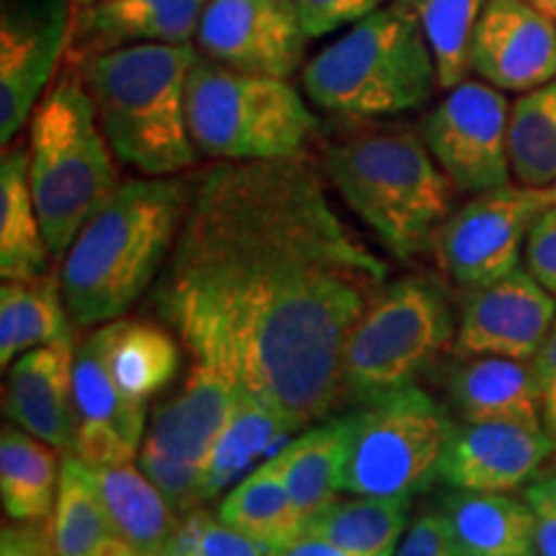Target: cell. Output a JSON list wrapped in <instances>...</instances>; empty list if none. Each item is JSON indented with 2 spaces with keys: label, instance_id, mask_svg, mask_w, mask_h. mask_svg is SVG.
<instances>
[{
  "label": "cell",
  "instance_id": "45",
  "mask_svg": "<svg viewBox=\"0 0 556 556\" xmlns=\"http://www.w3.org/2000/svg\"><path fill=\"white\" fill-rule=\"evenodd\" d=\"M548 201H552V204H556V180H554V184L552 186H548Z\"/></svg>",
  "mask_w": 556,
  "mask_h": 556
},
{
  "label": "cell",
  "instance_id": "13",
  "mask_svg": "<svg viewBox=\"0 0 556 556\" xmlns=\"http://www.w3.org/2000/svg\"><path fill=\"white\" fill-rule=\"evenodd\" d=\"M307 39L296 0H208L197 31L208 60L274 78L296 73Z\"/></svg>",
  "mask_w": 556,
  "mask_h": 556
},
{
  "label": "cell",
  "instance_id": "12",
  "mask_svg": "<svg viewBox=\"0 0 556 556\" xmlns=\"http://www.w3.org/2000/svg\"><path fill=\"white\" fill-rule=\"evenodd\" d=\"M70 0H3L0 11V142L31 119L73 39Z\"/></svg>",
  "mask_w": 556,
  "mask_h": 556
},
{
  "label": "cell",
  "instance_id": "36",
  "mask_svg": "<svg viewBox=\"0 0 556 556\" xmlns=\"http://www.w3.org/2000/svg\"><path fill=\"white\" fill-rule=\"evenodd\" d=\"M381 5L384 0H296L299 21L309 39L328 37L343 26L358 24Z\"/></svg>",
  "mask_w": 556,
  "mask_h": 556
},
{
  "label": "cell",
  "instance_id": "11",
  "mask_svg": "<svg viewBox=\"0 0 556 556\" xmlns=\"http://www.w3.org/2000/svg\"><path fill=\"white\" fill-rule=\"evenodd\" d=\"M510 109L500 88L464 80L422 119L420 137L454 189L482 193L510 184Z\"/></svg>",
  "mask_w": 556,
  "mask_h": 556
},
{
  "label": "cell",
  "instance_id": "17",
  "mask_svg": "<svg viewBox=\"0 0 556 556\" xmlns=\"http://www.w3.org/2000/svg\"><path fill=\"white\" fill-rule=\"evenodd\" d=\"M471 70L500 90H528L556 78V24L526 0H486L471 39Z\"/></svg>",
  "mask_w": 556,
  "mask_h": 556
},
{
  "label": "cell",
  "instance_id": "32",
  "mask_svg": "<svg viewBox=\"0 0 556 556\" xmlns=\"http://www.w3.org/2000/svg\"><path fill=\"white\" fill-rule=\"evenodd\" d=\"M217 516L274 552L287 548L291 541L302 536L307 526L270 462H263L238 484L229 486L217 507Z\"/></svg>",
  "mask_w": 556,
  "mask_h": 556
},
{
  "label": "cell",
  "instance_id": "7",
  "mask_svg": "<svg viewBox=\"0 0 556 556\" xmlns=\"http://www.w3.org/2000/svg\"><path fill=\"white\" fill-rule=\"evenodd\" d=\"M186 119L197 150L217 163L304 155L319 127L289 78L242 73L208 58L189 73Z\"/></svg>",
  "mask_w": 556,
  "mask_h": 556
},
{
  "label": "cell",
  "instance_id": "46",
  "mask_svg": "<svg viewBox=\"0 0 556 556\" xmlns=\"http://www.w3.org/2000/svg\"><path fill=\"white\" fill-rule=\"evenodd\" d=\"M75 3H80V5H90V3H99V0H75Z\"/></svg>",
  "mask_w": 556,
  "mask_h": 556
},
{
  "label": "cell",
  "instance_id": "9",
  "mask_svg": "<svg viewBox=\"0 0 556 556\" xmlns=\"http://www.w3.org/2000/svg\"><path fill=\"white\" fill-rule=\"evenodd\" d=\"M348 495L409 497L438 482L443 451L454 433L443 407L420 387L361 402L348 415Z\"/></svg>",
  "mask_w": 556,
  "mask_h": 556
},
{
  "label": "cell",
  "instance_id": "27",
  "mask_svg": "<svg viewBox=\"0 0 556 556\" xmlns=\"http://www.w3.org/2000/svg\"><path fill=\"white\" fill-rule=\"evenodd\" d=\"M58 448L18 426L0 435V500L13 523H47L58 505Z\"/></svg>",
  "mask_w": 556,
  "mask_h": 556
},
{
  "label": "cell",
  "instance_id": "31",
  "mask_svg": "<svg viewBox=\"0 0 556 556\" xmlns=\"http://www.w3.org/2000/svg\"><path fill=\"white\" fill-rule=\"evenodd\" d=\"M409 497H366L336 500L315 518L304 533L328 539L353 556H397L402 533L407 531Z\"/></svg>",
  "mask_w": 556,
  "mask_h": 556
},
{
  "label": "cell",
  "instance_id": "28",
  "mask_svg": "<svg viewBox=\"0 0 556 556\" xmlns=\"http://www.w3.org/2000/svg\"><path fill=\"white\" fill-rule=\"evenodd\" d=\"M106 328V364L129 400L148 405L176 379L180 348L168 330L144 319H114Z\"/></svg>",
  "mask_w": 556,
  "mask_h": 556
},
{
  "label": "cell",
  "instance_id": "29",
  "mask_svg": "<svg viewBox=\"0 0 556 556\" xmlns=\"http://www.w3.org/2000/svg\"><path fill=\"white\" fill-rule=\"evenodd\" d=\"M62 281L41 274L29 281L0 287V366L9 368L21 353L73 336Z\"/></svg>",
  "mask_w": 556,
  "mask_h": 556
},
{
  "label": "cell",
  "instance_id": "14",
  "mask_svg": "<svg viewBox=\"0 0 556 556\" xmlns=\"http://www.w3.org/2000/svg\"><path fill=\"white\" fill-rule=\"evenodd\" d=\"M556 323V299L528 268L469 289L456 330V353L533 361Z\"/></svg>",
  "mask_w": 556,
  "mask_h": 556
},
{
  "label": "cell",
  "instance_id": "16",
  "mask_svg": "<svg viewBox=\"0 0 556 556\" xmlns=\"http://www.w3.org/2000/svg\"><path fill=\"white\" fill-rule=\"evenodd\" d=\"M556 441L546 426L490 420L454 426L438 482L451 490L513 492L539 475Z\"/></svg>",
  "mask_w": 556,
  "mask_h": 556
},
{
  "label": "cell",
  "instance_id": "37",
  "mask_svg": "<svg viewBox=\"0 0 556 556\" xmlns=\"http://www.w3.org/2000/svg\"><path fill=\"white\" fill-rule=\"evenodd\" d=\"M526 268L556 296V204L546 206L528 232Z\"/></svg>",
  "mask_w": 556,
  "mask_h": 556
},
{
  "label": "cell",
  "instance_id": "42",
  "mask_svg": "<svg viewBox=\"0 0 556 556\" xmlns=\"http://www.w3.org/2000/svg\"><path fill=\"white\" fill-rule=\"evenodd\" d=\"M276 556H353L343 552V548L332 544L328 539L312 536V533H302L296 541H291L287 548L276 552Z\"/></svg>",
  "mask_w": 556,
  "mask_h": 556
},
{
  "label": "cell",
  "instance_id": "4",
  "mask_svg": "<svg viewBox=\"0 0 556 556\" xmlns=\"http://www.w3.org/2000/svg\"><path fill=\"white\" fill-rule=\"evenodd\" d=\"M325 176L381 245L407 261L433 248L451 217V184L422 137L407 129H374L332 144Z\"/></svg>",
  "mask_w": 556,
  "mask_h": 556
},
{
  "label": "cell",
  "instance_id": "33",
  "mask_svg": "<svg viewBox=\"0 0 556 556\" xmlns=\"http://www.w3.org/2000/svg\"><path fill=\"white\" fill-rule=\"evenodd\" d=\"M510 168L520 186L548 189L556 180V78L528 90L510 109Z\"/></svg>",
  "mask_w": 556,
  "mask_h": 556
},
{
  "label": "cell",
  "instance_id": "3",
  "mask_svg": "<svg viewBox=\"0 0 556 556\" xmlns=\"http://www.w3.org/2000/svg\"><path fill=\"white\" fill-rule=\"evenodd\" d=\"M197 60L191 41H148L75 65L114 155L142 176H176L197 163L199 150L186 119V86Z\"/></svg>",
  "mask_w": 556,
  "mask_h": 556
},
{
  "label": "cell",
  "instance_id": "6",
  "mask_svg": "<svg viewBox=\"0 0 556 556\" xmlns=\"http://www.w3.org/2000/svg\"><path fill=\"white\" fill-rule=\"evenodd\" d=\"M29 180L52 258H65L86 219L119 186L114 150L78 67H70L34 111Z\"/></svg>",
  "mask_w": 556,
  "mask_h": 556
},
{
  "label": "cell",
  "instance_id": "5",
  "mask_svg": "<svg viewBox=\"0 0 556 556\" xmlns=\"http://www.w3.org/2000/svg\"><path fill=\"white\" fill-rule=\"evenodd\" d=\"M312 103L348 119H384L420 109L438 70L413 0L381 5L302 70Z\"/></svg>",
  "mask_w": 556,
  "mask_h": 556
},
{
  "label": "cell",
  "instance_id": "41",
  "mask_svg": "<svg viewBox=\"0 0 556 556\" xmlns=\"http://www.w3.org/2000/svg\"><path fill=\"white\" fill-rule=\"evenodd\" d=\"M533 371H536L541 387V413H544V426L556 441V323L533 358Z\"/></svg>",
  "mask_w": 556,
  "mask_h": 556
},
{
  "label": "cell",
  "instance_id": "26",
  "mask_svg": "<svg viewBox=\"0 0 556 556\" xmlns=\"http://www.w3.org/2000/svg\"><path fill=\"white\" fill-rule=\"evenodd\" d=\"M50 526L60 556H142L111 523L88 464L75 454L62 458L58 505Z\"/></svg>",
  "mask_w": 556,
  "mask_h": 556
},
{
  "label": "cell",
  "instance_id": "22",
  "mask_svg": "<svg viewBox=\"0 0 556 556\" xmlns=\"http://www.w3.org/2000/svg\"><path fill=\"white\" fill-rule=\"evenodd\" d=\"M451 397L464 422L510 420L544 426L541 387L533 364L516 358L479 356L451 377Z\"/></svg>",
  "mask_w": 556,
  "mask_h": 556
},
{
  "label": "cell",
  "instance_id": "18",
  "mask_svg": "<svg viewBox=\"0 0 556 556\" xmlns=\"http://www.w3.org/2000/svg\"><path fill=\"white\" fill-rule=\"evenodd\" d=\"M75 345L73 336L21 353L5 379V415L13 426L62 454L75 446Z\"/></svg>",
  "mask_w": 556,
  "mask_h": 556
},
{
  "label": "cell",
  "instance_id": "38",
  "mask_svg": "<svg viewBox=\"0 0 556 556\" xmlns=\"http://www.w3.org/2000/svg\"><path fill=\"white\" fill-rule=\"evenodd\" d=\"M523 500L536 523V556H556V471L533 479Z\"/></svg>",
  "mask_w": 556,
  "mask_h": 556
},
{
  "label": "cell",
  "instance_id": "23",
  "mask_svg": "<svg viewBox=\"0 0 556 556\" xmlns=\"http://www.w3.org/2000/svg\"><path fill=\"white\" fill-rule=\"evenodd\" d=\"M351 422L348 415L317 422L268 458L283 479L304 523L336 503L345 484Z\"/></svg>",
  "mask_w": 556,
  "mask_h": 556
},
{
  "label": "cell",
  "instance_id": "34",
  "mask_svg": "<svg viewBox=\"0 0 556 556\" xmlns=\"http://www.w3.org/2000/svg\"><path fill=\"white\" fill-rule=\"evenodd\" d=\"M413 5L433 52L438 86L456 88L471 70V39L486 0H413Z\"/></svg>",
  "mask_w": 556,
  "mask_h": 556
},
{
  "label": "cell",
  "instance_id": "20",
  "mask_svg": "<svg viewBox=\"0 0 556 556\" xmlns=\"http://www.w3.org/2000/svg\"><path fill=\"white\" fill-rule=\"evenodd\" d=\"M238 394L232 381L193 361L184 387L155 407L142 446L204 467L208 451L238 402Z\"/></svg>",
  "mask_w": 556,
  "mask_h": 556
},
{
  "label": "cell",
  "instance_id": "44",
  "mask_svg": "<svg viewBox=\"0 0 556 556\" xmlns=\"http://www.w3.org/2000/svg\"><path fill=\"white\" fill-rule=\"evenodd\" d=\"M528 5H533V9L546 13L548 18L556 21V0H526Z\"/></svg>",
  "mask_w": 556,
  "mask_h": 556
},
{
  "label": "cell",
  "instance_id": "15",
  "mask_svg": "<svg viewBox=\"0 0 556 556\" xmlns=\"http://www.w3.org/2000/svg\"><path fill=\"white\" fill-rule=\"evenodd\" d=\"M75 446L88 467L129 464L139 454L148 405L129 400L106 364V328L99 325L75 351Z\"/></svg>",
  "mask_w": 556,
  "mask_h": 556
},
{
  "label": "cell",
  "instance_id": "35",
  "mask_svg": "<svg viewBox=\"0 0 556 556\" xmlns=\"http://www.w3.org/2000/svg\"><path fill=\"white\" fill-rule=\"evenodd\" d=\"M176 539L189 548L191 556H276L274 548L227 526L204 507H197L180 518Z\"/></svg>",
  "mask_w": 556,
  "mask_h": 556
},
{
  "label": "cell",
  "instance_id": "19",
  "mask_svg": "<svg viewBox=\"0 0 556 556\" xmlns=\"http://www.w3.org/2000/svg\"><path fill=\"white\" fill-rule=\"evenodd\" d=\"M208 0H99L73 18L70 62L129 45H184L197 37Z\"/></svg>",
  "mask_w": 556,
  "mask_h": 556
},
{
  "label": "cell",
  "instance_id": "40",
  "mask_svg": "<svg viewBox=\"0 0 556 556\" xmlns=\"http://www.w3.org/2000/svg\"><path fill=\"white\" fill-rule=\"evenodd\" d=\"M0 556H60L52 541V526L13 523L0 533Z\"/></svg>",
  "mask_w": 556,
  "mask_h": 556
},
{
  "label": "cell",
  "instance_id": "39",
  "mask_svg": "<svg viewBox=\"0 0 556 556\" xmlns=\"http://www.w3.org/2000/svg\"><path fill=\"white\" fill-rule=\"evenodd\" d=\"M397 556H454L446 518H443V513L438 507L420 513L407 526V533L402 539Z\"/></svg>",
  "mask_w": 556,
  "mask_h": 556
},
{
  "label": "cell",
  "instance_id": "25",
  "mask_svg": "<svg viewBox=\"0 0 556 556\" xmlns=\"http://www.w3.org/2000/svg\"><path fill=\"white\" fill-rule=\"evenodd\" d=\"M50 255L31 193L29 150L11 148L0 160V276L29 281L47 274Z\"/></svg>",
  "mask_w": 556,
  "mask_h": 556
},
{
  "label": "cell",
  "instance_id": "24",
  "mask_svg": "<svg viewBox=\"0 0 556 556\" xmlns=\"http://www.w3.org/2000/svg\"><path fill=\"white\" fill-rule=\"evenodd\" d=\"M111 523L142 556L157 554L176 539L180 516L135 464L88 467Z\"/></svg>",
  "mask_w": 556,
  "mask_h": 556
},
{
  "label": "cell",
  "instance_id": "1",
  "mask_svg": "<svg viewBox=\"0 0 556 556\" xmlns=\"http://www.w3.org/2000/svg\"><path fill=\"white\" fill-rule=\"evenodd\" d=\"M384 283L307 155L217 163L191 180L152 307L197 364L302 430L343 400L345 340Z\"/></svg>",
  "mask_w": 556,
  "mask_h": 556
},
{
  "label": "cell",
  "instance_id": "10",
  "mask_svg": "<svg viewBox=\"0 0 556 556\" xmlns=\"http://www.w3.org/2000/svg\"><path fill=\"white\" fill-rule=\"evenodd\" d=\"M546 206V189L507 184L477 193L438 229V263L458 287H490L520 268L528 232Z\"/></svg>",
  "mask_w": 556,
  "mask_h": 556
},
{
  "label": "cell",
  "instance_id": "8",
  "mask_svg": "<svg viewBox=\"0 0 556 556\" xmlns=\"http://www.w3.org/2000/svg\"><path fill=\"white\" fill-rule=\"evenodd\" d=\"M456 338L443 291L420 276L384 283L361 312L343 351V397L371 402L413 387Z\"/></svg>",
  "mask_w": 556,
  "mask_h": 556
},
{
  "label": "cell",
  "instance_id": "30",
  "mask_svg": "<svg viewBox=\"0 0 556 556\" xmlns=\"http://www.w3.org/2000/svg\"><path fill=\"white\" fill-rule=\"evenodd\" d=\"M296 433L294 426L266 402L238 394L229 420L214 441L204 464L206 500L219 497L222 492L250 475L253 464L278 443V438Z\"/></svg>",
  "mask_w": 556,
  "mask_h": 556
},
{
  "label": "cell",
  "instance_id": "21",
  "mask_svg": "<svg viewBox=\"0 0 556 556\" xmlns=\"http://www.w3.org/2000/svg\"><path fill=\"white\" fill-rule=\"evenodd\" d=\"M438 510L446 518L454 556H536V523L526 500L454 490Z\"/></svg>",
  "mask_w": 556,
  "mask_h": 556
},
{
  "label": "cell",
  "instance_id": "43",
  "mask_svg": "<svg viewBox=\"0 0 556 556\" xmlns=\"http://www.w3.org/2000/svg\"><path fill=\"white\" fill-rule=\"evenodd\" d=\"M152 556H191V552H189V548H186L184 544H180L178 539H173L168 546L160 548V552L152 554Z\"/></svg>",
  "mask_w": 556,
  "mask_h": 556
},
{
  "label": "cell",
  "instance_id": "2",
  "mask_svg": "<svg viewBox=\"0 0 556 556\" xmlns=\"http://www.w3.org/2000/svg\"><path fill=\"white\" fill-rule=\"evenodd\" d=\"M191 180H122L80 227L62 258V294L78 325H106L127 315L131 304L163 274L176 245Z\"/></svg>",
  "mask_w": 556,
  "mask_h": 556
}]
</instances>
